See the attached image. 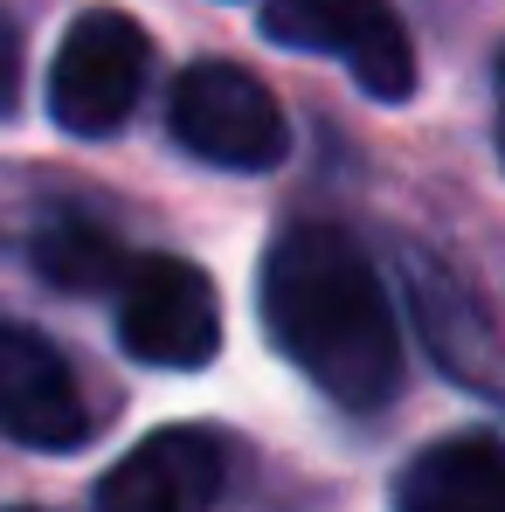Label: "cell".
I'll return each mask as SVG.
<instances>
[{"label": "cell", "mask_w": 505, "mask_h": 512, "mask_svg": "<svg viewBox=\"0 0 505 512\" xmlns=\"http://www.w3.org/2000/svg\"><path fill=\"white\" fill-rule=\"evenodd\" d=\"M263 326L339 409H381L402 388V326L381 270L333 222H298L263 256Z\"/></svg>", "instance_id": "1"}, {"label": "cell", "mask_w": 505, "mask_h": 512, "mask_svg": "<svg viewBox=\"0 0 505 512\" xmlns=\"http://www.w3.org/2000/svg\"><path fill=\"white\" fill-rule=\"evenodd\" d=\"M153 70V42L125 7H90L70 21V35L56 42L49 63V111L63 132L77 139H104L132 118L139 90Z\"/></svg>", "instance_id": "2"}, {"label": "cell", "mask_w": 505, "mask_h": 512, "mask_svg": "<svg viewBox=\"0 0 505 512\" xmlns=\"http://www.w3.org/2000/svg\"><path fill=\"white\" fill-rule=\"evenodd\" d=\"M263 35L284 49L339 56L353 84L381 104L416 90V42L388 0H263Z\"/></svg>", "instance_id": "3"}, {"label": "cell", "mask_w": 505, "mask_h": 512, "mask_svg": "<svg viewBox=\"0 0 505 512\" xmlns=\"http://www.w3.org/2000/svg\"><path fill=\"white\" fill-rule=\"evenodd\" d=\"M118 340L146 367H208L222 353V305L208 270L187 256H132V277L118 284Z\"/></svg>", "instance_id": "4"}, {"label": "cell", "mask_w": 505, "mask_h": 512, "mask_svg": "<svg viewBox=\"0 0 505 512\" xmlns=\"http://www.w3.org/2000/svg\"><path fill=\"white\" fill-rule=\"evenodd\" d=\"M173 139L208 160V167H236V173H263L284 160L291 132L277 97L263 90V77H250L243 63H194L173 84Z\"/></svg>", "instance_id": "5"}, {"label": "cell", "mask_w": 505, "mask_h": 512, "mask_svg": "<svg viewBox=\"0 0 505 512\" xmlns=\"http://www.w3.org/2000/svg\"><path fill=\"white\" fill-rule=\"evenodd\" d=\"M229 492V443L215 429H153L97 485L104 512H215Z\"/></svg>", "instance_id": "6"}, {"label": "cell", "mask_w": 505, "mask_h": 512, "mask_svg": "<svg viewBox=\"0 0 505 512\" xmlns=\"http://www.w3.org/2000/svg\"><path fill=\"white\" fill-rule=\"evenodd\" d=\"M0 429L35 450H77L90 436V402L70 360L28 326H0Z\"/></svg>", "instance_id": "7"}, {"label": "cell", "mask_w": 505, "mask_h": 512, "mask_svg": "<svg viewBox=\"0 0 505 512\" xmlns=\"http://www.w3.org/2000/svg\"><path fill=\"white\" fill-rule=\"evenodd\" d=\"M402 277H409V312H416L436 367L464 388H505V346L478 305V291L422 250H402Z\"/></svg>", "instance_id": "8"}, {"label": "cell", "mask_w": 505, "mask_h": 512, "mask_svg": "<svg viewBox=\"0 0 505 512\" xmlns=\"http://www.w3.org/2000/svg\"><path fill=\"white\" fill-rule=\"evenodd\" d=\"M395 512H505V443L443 436L395 485Z\"/></svg>", "instance_id": "9"}, {"label": "cell", "mask_w": 505, "mask_h": 512, "mask_svg": "<svg viewBox=\"0 0 505 512\" xmlns=\"http://www.w3.org/2000/svg\"><path fill=\"white\" fill-rule=\"evenodd\" d=\"M35 270H42L56 291H118V284L132 277V256H125V243H118L97 215L63 208V215H49V222L35 229Z\"/></svg>", "instance_id": "10"}, {"label": "cell", "mask_w": 505, "mask_h": 512, "mask_svg": "<svg viewBox=\"0 0 505 512\" xmlns=\"http://www.w3.org/2000/svg\"><path fill=\"white\" fill-rule=\"evenodd\" d=\"M14 90H21V42H14V28L0 21V111L14 104Z\"/></svg>", "instance_id": "11"}, {"label": "cell", "mask_w": 505, "mask_h": 512, "mask_svg": "<svg viewBox=\"0 0 505 512\" xmlns=\"http://www.w3.org/2000/svg\"><path fill=\"white\" fill-rule=\"evenodd\" d=\"M499 146H505V90H499Z\"/></svg>", "instance_id": "12"}]
</instances>
